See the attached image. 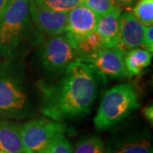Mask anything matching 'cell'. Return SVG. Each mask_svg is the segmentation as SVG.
<instances>
[{"label": "cell", "mask_w": 153, "mask_h": 153, "mask_svg": "<svg viewBox=\"0 0 153 153\" xmlns=\"http://www.w3.org/2000/svg\"><path fill=\"white\" fill-rule=\"evenodd\" d=\"M144 115L145 117L147 118L148 120L150 121L152 123L153 121V107L152 105L151 106H147L144 109Z\"/></svg>", "instance_id": "23"}, {"label": "cell", "mask_w": 153, "mask_h": 153, "mask_svg": "<svg viewBox=\"0 0 153 153\" xmlns=\"http://www.w3.org/2000/svg\"><path fill=\"white\" fill-rule=\"evenodd\" d=\"M27 97L14 80L0 77V114L16 117L27 107Z\"/></svg>", "instance_id": "10"}, {"label": "cell", "mask_w": 153, "mask_h": 153, "mask_svg": "<svg viewBox=\"0 0 153 153\" xmlns=\"http://www.w3.org/2000/svg\"><path fill=\"white\" fill-rule=\"evenodd\" d=\"M39 7L52 11L69 12L82 4V0H33Z\"/></svg>", "instance_id": "16"}, {"label": "cell", "mask_w": 153, "mask_h": 153, "mask_svg": "<svg viewBox=\"0 0 153 153\" xmlns=\"http://www.w3.org/2000/svg\"><path fill=\"white\" fill-rule=\"evenodd\" d=\"M80 59L93 66L99 75L111 78L129 76L124 65V53L117 48L103 47L97 52Z\"/></svg>", "instance_id": "6"}, {"label": "cell", "mask_w": 153, "mask_h": 153, "mask_svg": "<svg viewBox=\"0 0 153 153\" xmlns=\"http://www.w3.org/2000/svg\"><path fill=\"white\" fill-rule=\"evenodd\" d=\"M97 72L81 59L67 66L55 83H41V110L54 121L88 114L97 93Z\"/></svg>", "instance_id": "1"}, {"label": "cell", "mask_w": 153, "mask_h": 153, "mask_svg": "<svg viewBox=\"0 0 153 153\" xmlns=\"http://www.w3.org/2000/svg\"><path fill=\"white\" fill-rule=\"evenodd\" d=\"M143 46L145 49L152 54L153 52V27H145V34H144V42Z\"/></svg>", "instance_id": "21"}, {"label": "cell", "mask_w": 153, "mask_h": 153, "mask_svg": "<svg viewBox=\"0 0 153 153\" xmlns=\"http://www.w3.org/2000/svg\"><path fill=\"white\" fill-rule=\"evenodd\" d=\"M0 153H8V152H3V151H0Z\"/></svg>", "instance_id": "26"}, {"label": "cell", "mask_w": 153, "mask_h": 153, "mask_svg": "<svg viewBox=\"0 0 153 153\" xmlns=\"http://www.w3.org/2000/svg\"><path fill=\"white\" fill-rule=\"evenodd\" d=\"M80 58V54L64 33L51 37L41 52L43 66L52 72L65 71L67 66Z\"/></svg>", "instance_id": "5"}, {"label": "cell", "mask_w": 153, "mask_h": 153, "mask_svg": "<svg viewBox=\"0 0 153 153\" xmlns=\"http://www.w3.org/2000/svg\"><path fill=\"white\" fill-rule=\"evenodd\" d=\"M121 10L119 7L100 16L95 31L102 38L105 47L116 48L119 31Z\"/></svg>", "instance_id": "11"}, {"label": "cell", "mask_w": 153, "mask_h": 153, "mask_svg": "<svg viewBox=\"0 0 153 153\" xmlns=\"http://www.w3.org/2000/svg\"><path fill=\"white\" fill-rule=\"evenodd\" d=\"M16 0H0V19Z\"/></svg>", "instance_id": "22"}, {"label": "cell", "mask_w": 153, "mask_h": 153, "mask_svg": "<svg viewBox=\"0 0 153 153\" xmlns=\"http://www.w3.org/2000/svg\"><path fill=\"white\" fill-rule=\"evenodd\" d=\"M72 152L71 144L68 142L64 134H62L41 153H72Z\"/></svg>", "instance_id": "20"}, {"label": "cell", "mask_w": 153, "mask_h": 153, "mask_svg": "<svg viewBox=\"0 0 153 153\" xmlns=\"http://www.w3.org/2000/svg\"><path fill=\"white\" fill-rule=\"evenodd\" d=\"M30 0H16L0 19V53L12 56L20 48L30 26Z\"/></svg>", "instance_id": "3"}, {"label": "cell", "mask_w": 153, "mask_h": 153, "mask_svg": "<svg viewBox=\"0 0 153 153\" xmlns=\"http://www.w3.org/2000/svg\"><path fill=\"white\" fill-rule=\"evenodd\" d=\"M66 132V127L58 121L35 119L21 127L24 152L41 153Z\"/></svg>", "instance_id": "4"}, {"label": "cell", "mask_w": 153, "mask_h": 153, "mask_svg": "<svg viewBox=\"0 0 153 153\" xmlns=\"http://www.w3.org/2000/svg\"><path fill=\"white\" fill-rule=\"evenodd\" d=\"M105 47L102 38L99 35L96 31L89 33L83 38L76 45V50L80 54L81 57L88 55L97 52L98 50Z\"/></svg>", "instance_id": "14"}, {"label": "cell", "mask_w": 153, "mask_h": 153, "mask_svg": "<svg viewBox=\"0 0 153 153\" xmlns=\"http://www.w3.org/2000/svg\"><path fill=\"white\" fill-rule=\"evenodd\" d=\"M135 88L130 83H122L107 90L100 101L94 123L99 130L114 127L139 107Z\"/></svg>", "instance_id": "2"}, {"label": "cell", "mask_w": 153, "mask_h": 153, "mask_svg": "<svg viewBox=\"0 0 153 153\" xmlns=\"http://www.w3.org/2000/svg\"><path fill=\"white\" fill-rule=\"evenodd\" d=\"M0 151L8 153H25L21 136V126L0 120Z\"/></svg>", "instance_id": "12"}, {"label": "cell", "mask_w": 153, "mask_h": 153, "mask_svg": "<svg viewBox=\"0 0 153 153\" xmlns=\"http://www.w3.org/2000/svg\"><path fill=\"white\" fill-rule=\"evenodd\" d=\"M111 153H152V148L149 140H140L125 143Z\"/></svg>", "instance_id": "19"}, {"label": "cell", "mask_w": 153, "mask_h": 153, "mask_svg": "<svg viewBox=\"0 0 153 153\" xmlns=\"http://www.w3.org/2000/svg\"><path fill=\"white\" fill-rule=\"evenodd\" d=\"M105 145L99 137H88L79 140L72 153H105Z\"/></svg>", "instance_id": "17"}, {"label": "cell", "mask_w": 153, "mask_h": 153, "mask_svg": "<svg viewBox=\"0 0 153 153\" xmlns=\"http://www.w3.org/2000/svg\"><path fill=\"white\" fill-rule=\"evenodd\" d=\"M145 26L133 13L125 11L120 16L119 31L116 48L125 54L128 50L143 46Z\"/></svg>", "instance_id": "9"}, {"label": "cell", "mask_w": 153, "mask_h": 153, "mask_svg": "<svg viewBox=\"0 0 153 153\" xmlns=\"http://www.w3.org/2000/svg\"><path fill=\"white\" fill-rule=\"evenodd\" d=\"M82 5L89 9L99 16L118 7L116 0H82Z\"/></svg>", "instance_id": "18"}, {"label": "cell", "mask_w": 153, "mask_h": 153, "mask_svg": "<svg viewBox=\"0 0 153 153\" xmlns=\"http://www.w3.org/2000/svg\"><path fill=\"white\" fill-rule=\"evenodd\" d=\"M152 54L145 49L134 48L124 54V65L128 76L140 75L144 69L151 65Z\"/></svg>", "instance_id": "13"}, {"label": "cell", "mask_w": 153, "mask_h": 153, "mask_svg": "<svg viewBox=\"0 0 153 153\" xmlns=\"http://www.w3.org/2000/svg\"><path fill=\"white\" fill-rule=\"evenodd\" d=\"M99 18L98 15L82 4L68 12L64 34L76 49L82 38L95 31Z\"/></svg>", "instance_id": "7"}, {"label": "cell", "mask_w": 153, "mask_h": 153, "mask_svg": "<svg viewBox=\"0 0 153 153\" xmlns=\"http://www.w3.org/2000/svg\"><path fill=\"white\" fill-rule=\"evenodd\" d=\"M133 15L143 26H152L153 0H139L133 9Z\"/></svg>", "instance_id": "15"}, {"label": "cell", "mask_w": 153, "mask_h": 153, "mask_svg": "<svg viewBox=\"0 0 153 153\" xmlns=\"http://www.w3.org/2000/svg\"><path fill=\"white\" fill-rule=\"evenodd\" d=\"M117 1L127 8H131L136 4L139 0H117Z\"/></svg>", "instance_id": "24"}, {"label": "cell", "mask_w": 153, "mask_h": 153, "mask_svg": "<svg viewBox=\"0 0 153 153\" xmlns=\"http://www.w3.org/2000/svg\"><path fill=\"white\" fill-rule=\"evenodd\" d=\"M105 153H111V151H107V152H105Z\"/></svg>", "instance_id": "25"}, {"label": "cell", "mask_w": 153, "mask_h": 153, "mask_svg": "<svg viewBox=\"0 0 153 153\" xmlns=\"http://www.w3.org/2000/svg\"><path fill=\"white\" fill-rule=\"evenodd\" d=\"M29 14L41 33L50 37L65 33L68 12L45 10L37 5L33 0H30Z\"/></svg>", "instance_id": "8"}]
</instances>
